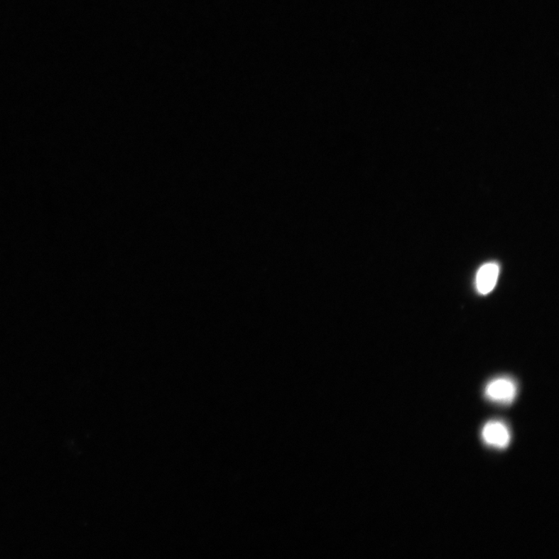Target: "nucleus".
Returning a JSON list of instances; mask_svg holds the SVG:
<instances>
[{
    "label": "nucleus",
    "mask_w": 559,
    "mask_h": 559,
    "mask_svg": "<svg viewBox=\"0 0 559 559\" xmlns=\"http://www.w3.org/2000/svg\"><path fill=\"white\" fill-rule=\"evenodd\" d=\"M517 394V386L511 378L501 377L490 381L485 389L486 397L490 401L502 405H510Z\"/></svg>",
    "instance_id": "1"
},
{
    "label": "nucleus",
    "mask_w": 559,
    "mask_h": 559,
    "mask_svg": "<svg viewBox=\"0 0 559 559\" xmlns=\"http://www.w3.org/2000/svg\"><path fill=\"white\" fill-rule=\"evenodd\" d=\"M482 437L487 445L496 448H506L511 442L510 430L499 421H491L484 425Z\"/></svg>",
    "instance_id": "2"
},
{
    "label": "nucleus",
    "mask_w": 559,
    "mask_h": 559,
    "mask_svg": "<svg viewBox=\"0 0 559 559\" xmlns=\"http://www.w3.org/2000/svg\"><path fill=\"white\" fill-rule=\"evenodd\" d=\"M499 275V266L497 263L489 262L482 265L475 278V287L479 293L483 295L489 294L496 286Z\"/></svg>",
    "instance_id": "3"
}]
</instances>
